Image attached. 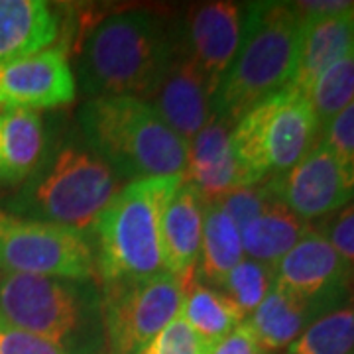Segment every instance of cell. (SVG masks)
I'll use <instances>...</instances> for the list:
<instances>
[{"mask_svg":"<svg viewBox=\"0 0 354 354\" xmlns=\"http://www.w3.org/2000/svg\"><path fill=\"white\" fill-rule=\"evenodd\" d=\"M315 230L327 239L330 246L354 270V201L333 215L323 216V221L317 225Z\"/></svg>","mask_w":354,"mask_h":354,"instance_id":"29","label":"cell"},{"mask_svg":"<svg viewBox=\"0 0 354 354\" xmlns=\"http://www.w3.org/2000/svg\"><path fill=\"white\" fill-rule=\"evenodd\" d=\"M93 317H101V295L91 281L6 274L0 281V319L38 335L67 353Z\"/></svg>","mask_w":354,"mask_h":354,"instance_id":"7","label":"cell"},{"mask_svg":"<svg viewBox=\"0 0 354 354\" xmlns=\"http://www.w3.org/2000/svg\"><path fill=\"white\" fill-rule=\"evenodd\" d=\"M321 140L309 97L293 85L252 106L230 132V150L250 185L281 176Z\"/></svg>","mask_w":354,"mask_h":354,"instance_id":"6","label":"cell"},{"mask_svg":"<svg viewBox=\"0 0 354 354\" xmlns=\"http://www.w3.org/2000/svg\"><path fill=\"white\" fill-rule=\"evenodd\" d=\"M301 32L304 22L291 2H248L241 48L213 99V118L234 127L258 102L290 87Z\"/></svg>","mask_w":354,"mask_h":354,"instance_id":"3","label":"cell"},{"mask_svg":"<svg viewBox=\"0 0 354 354\" xmlns=\"http://www.w3.org/2000/svg\"><path fill=\"white\" fill-rule=\"evenodd\" d=\"M118 189L116 174L91 150L65 146L26 181L10 213L87 236Z\"/></svg>","mask_w":354,"mask_h":354,"instance_id":"5","label":"cell"},{"mask_svg":"<svg viewBox=\"0 0 354 354\" xmlns=\"http://www.w3.org/2000/svg\"><path fill=\"white\" fill-rule=\"evenodd\" d=\"M46 130L38 111L2 109L0 113V183L20 185L44 164Z\"/></svg>","mask_w":354,"mask_h":354,"instance_id":"18","label":"cell"},{"mask_svg":"<svg viewBox=\"0 0 354 354\" xmlns=\"http://www.w3.org/2000/svg\"><path fill=\"white\" fill-rule=\"evenodd\" d=\"M2 278H4V272L0 270V281H2Z\"/></svg>","mask_w":354,"mask_h":354,"instance_id":"34","label":"cell"},{"mask_svg":"<svg viewBox=\"0 0 354 354\" xmlns=\"http://www.w3.org/2000/svg\"><path fill=\"white\" fill-rule=\"evenodd\" d=\"M179 41V24L148 10H124L91 28L77 55L79 85L88 99L148 101L164 79Z\"/></svg>","mask_w":354,"mask_h":354,"instance_id":"1","label":"cell"},{"mask_svg":"<svg viewBox=\"0 0 354 354\" xmlns=\"http://www.w3.org/2000/svg\"><path fill=\"white\" fill-rule=\"evenodd\" d=\"M276 201L266 183H258L252 187H242V189L232 191L225 197L218 199V207L230 216V221L236 225L239 230L252 223L256 216H260L266 209Z\"/></svg>","mask_w":354,"mask_h":354,"instance_id":"27","label":"cell"},{"mask_svg":"<svg viewBox=\"0 0 354 354\" xmlns=\"http://www.w3.org/2000/svg\"><path fill=\"white\" fill-rule=\"evenodd\" d=\"M75 97V73L57 48L0 64V109H55Z\"/></svg>","mask_w":354,"mask_h":354,"instance_id":"13","label":"cell"},{"mask_svg":"<svg viewBox=\"0 0 354 354\" xmlns=\"http://www.w3.org/2000/svg\"><path fill=\"white\" fill-rule=\"evenodd\" d=\"M142 354H209V346L177 315Z\"/></svg>","mask_w":354,"mask_h":354,"instance_id":"28","label":"cell"},{"mask_svg":"<svg viewBox=\"0 0 354 354\" xmlns=\"http://www.w3.org/2000/svg\"><path fill=\"white\" fill-rule=\"evenodd\" d=\"M59 20L44 0H0V64L51 48Z\"/></svg>","mask_w":354,"mask_h":354,"instance_id":"19","label":"cell"},{"mask_svg":"<svg viewBox=\"0 0 354 354\" xmlns=\"http://www.w3.org/2000/svg\"><path fill=\"white\" fill-rule=\"evenodd\" d=\"M309 230L311 225L307 221L293 215L279 201H274L241 230L244 258L276 266Z\"/></svg>","mask_w":354,"mask_h":354,"instance_id":"21","label":"cell"},{"mask_svg":"<svg viewBox=\"0 0 354 354\" xmlns=\"http://www.w3.org/2000/svg\"><path fill=\"white\" fill-rule=\"evenodd\" d=\"M291 4L304 22L335 18V16L354 10V2L351 0H304V2H291Z\"/></svg>","mask_w":354,"mask_h":354,"instance_id":"33","label":"cell"},{"mask_svg":"<svg viewBox=\"0 0 354 354\" xmlns=\"http://www.w3.org/2000/svg\"><path fill=\"white\" fill-rule=\"evenodd\" d=\"M342 307L329 301H311L274 286L258 309L246 319L266 353L288 348L311 323Z\"/></svg>","mask_w":354,"mask_h":354,"instance_id":"17","label":"cell"},{"mask_svg":"<svg viewBox=\"0 0 354 354\" xmlns=\"http://www.w3.org/2000/svg\"><path fill=\"white\" fill-rule=\"evenodd\" d=\"M0 270L91 281L97 262L85 234L0 209Z\"/></svg>","mask_w":354,"mask_h":354,"instance_id":"9","label":"cell"},{"mask_svg":"<svg viewBox=\"0 0 354 354\" xmlns=\"http://www.w3.org/2000/svg\"><path fill=\"white\" fill-rule=\"evenodd\" d=\"M246 14L248 2H207L189 10L179 24L183 48L213 99L239 53Z\"/></svg>","mask_w":354,"mask_h":354,"instance_id":"11","label":"cell"},{"mask_svg":"<svg viewBox=\"0 0 354 354\" xmlns=\"http://www.w3.org/2000/svg\"><path fill=\"white\" fill-rule=\"evenodd\" d=\"M264 183L276 201L309 223L354 201V160L319 140L299 164Z\"/></svg>","mask_w":354,"mask_h":354,"instance_id":"10","label":"cell"},{"mask_svg":"<svg viewBox=\"0 0 354 354\" xmlns=\"http://www.w3.org/2000/svg\"><path fill=\"white\" fill-rule=\"evenodd\" d=\"M353 50L354 10L335 18L307 20L304 22L297 69L291 85L307 95L317 77Z\"/></svg>","mask_w":354,"mask_h":354,"instance_id":"20","label":"cell"},{"mask_svg":"<svg viewBox=\"0 0 354 354\" xmlns=\"http://www.w3.org/2000/svg\"><path fill=\"white\" fill-rule=\"evenodd\" d=\"M189 281L169 272L104 283L101 317L109 354H142L179 315Z\"/></svg>","mask_w":354,"mask_h":354,"instance_id":"8","label":"cell"},{"mask_svg":"<svg viewBox=\"0 0 354 354\" xmlns=\"http://www.w3.org/2000/svg\"><path fill=\"white\" fill-rule=\"evenodd\" d=\"M185 177H150L130 181L106 205L93 234L97 272L102 283L148 279L165 272L162 216Z\"/></svg>","mask_w":354,"mask_h":354,"instance_id":"4","label":"cell"},{"mask_svg":"<svg viewBox=\"0 0 354 354\" xmlns=\"http://www.w3.org/2000/svg\"><path fill=\"white\" fill-rule=\"evenodd\" d=\"M272 288H274V266L244 258L241 264H236L228 272V276L216 290L223 291L232 305L241 311L242 317L248 319L258 309V305L264 301Z\"/></svg>","mask_w":354,"mask_h":354,"instance_id":"26","label":"cell"},{"mask_svg":"<svg viewBox=\"0 0 354 354\" xmlns=\"http://www.w3.org/2000/svg\"><path fill=\"white\" fill-rule=\"evenodd\" d=\"M321 140L337 153L354 160V99L321 132Z\"/></svg>","mask_w":354,"mask_h":354,"instance_id":"31","label":"cell"},{"mask_svg":"<svg viewBox=\"0 0 354 354\" xmlns=\"http://www.w3.org/2000/svg\"><path fill=\"white\" fill-rule=\"evenodd\" d=\"M87 150L118 179L185 177L187 142L164 122L152 104L138 97H97L79 109Z\"/></svg>","mask_w":354,"mask_h":354,"instance_id":"2","label":"cell"},{"mask_svg":"<svg viewBox=\"0 0 354 354\" xmlns=\"http://www.w3.org/2000/svg\"><path fill=\"white\" fill-rule=\"evenodd\" d=\"M148 102L185 142H191L213 120V97L183 48L181 34L176 55Z\"/></svg>","mask_w":354,"mask_h":354,"instance_id":"14","label":"cell"},{"mask_svg":"<svg viewBox=\"0 0 354 354\" xmlns=\"http://www.w3.org/2000/svg\"><path fill=\"white\" fill-rule=\"evenodd\" d=\"M321 132L354 99V50L329 65L307 93Z\"/></svg>","mask_w":354,"mask_h":354,"instance_id":"25","label":"cell"},{"mask_svg":"<svg viewBox=\"0 0 354 354\" xmlns=\"http://www.w3.org/2000/svg\"><path fill=\"white\" fill-rule=\"evenodd\" d=\"M232 124L213 118L187 142L185 181L199 191L203 201H218L232 191L252 187L230 150Z\"/></svg>","mask_w":354,"mask_h":354,"instance_id":"15","label":"cell"},{"mask_svg":"<svg viewBox=\"0 0 354 354\" xmlns=\"http://www.w3.org/2000/svg\"><path fill=\"white\" fill-rule=\"evenodd\" d=\"M274 286L304 299L346 307L354 291V270L311 228L274 266Z\"/></svg>","mask_w":354,"mask_h":354,"instance_id":"12","label":"cell"},{"mask_svg":"<svg viewBox=\"0 0 354 354\" xmlns=\"http://www.w3.org/2000/svg\"><path fill=\"white\" fill-rule=\"evenodd\" d=\"M209 354H268L262 348L260 341L256 339L254 330L248 327V323H241L232 333H228L225 339L215 342Z\"/></svg>","mask_w":354,"mask_h":354,"instance_id":"32","label":"cell"},{"mask_svg":"<svg viewBox=\"0 0 354 354\" xmlns=\"http://www.w3.org/2000/svg\"><path fill=\"white\" fill-rule=\"evenodd\" d=\"M0 354H67L57 344L26 333L0 319Z\"/></svg>","mask_w":354,"mask_h":354,"instance_id":"30","label":"cell"},{"mask_svg":"<svg viewBox=\"0 0 354 354\" xmlns=\"http://www.w3.org/2000/svg\"><path fill=\"white\" fill-rule=\"evenodd\" d=\"M179 317L209 348L246 321L223 291L193 278L185 288Z\"/></svg>","mask_w":354,"mask_h":354,"instance_id":"23","label":"cell"},{"mask_svg":"<svg viewBox=\"0 0 354 354\" xmlns=\"http://www.w3.org/2000/svg\"><path fill=\"white\" fill-rule=\"evenodd\" d=\"M205 201L183 179L179 189L165 205L162 216V248L165 272L189 281L201 252Z\"/></svg>","mask_w":354,"mask_h":354,"instance_id":"16","label":"cell"},{"mask_svg":"<svg viewBox=\"0 0 354 354\" xmlns=\"http://www.w3.org/2000/svg\"><path fill=\"white\" fill-rule=\"evenodd\" d=\"M283 354H354V305L317 319Z\"/></svg>","mask_w":354,"mask_h":354,"instance_id":"24","label":"cell"},{"mask_svg":"<svg viewBox=\"0 0 354 354\" xmlns=\"http://www.w3.org/2000/svg\"><path fill=\"white\" fill-rule=\"evenodd\" d=\"M244 260L241 230L216 201H205L197 281L218 288L228 272Z\"/></svg>","mask_w":354,"mask_h":354,"instance_id":"22","label":"cell"}]
</instances>
